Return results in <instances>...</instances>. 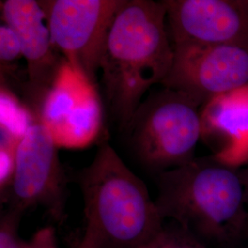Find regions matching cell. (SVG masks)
Wrapping results in <instances>:
<instances>
[{
	"instance_id": "obj_11",
	"label": "cell",
	"mask_w": 248,
	"mask_h": 248,
	"mask_svg": "<svg viewBox=\"0 0 248 248\" xmlns=\"http://www.w3.org/2000/svg\"><path fill=\"white\" fill-rule=\"evenodd\" d=\"M202 139L223 162L248 163V86L213 98L201 108Z\"/></svg>"
},
{
	"instance_id": "obj_13",
	"label": "cell",
	"mask_w": 248,
	"mask_h": 248,
	"mask_svg": "<svg viewBox=\"0 0 248 248\" xmlns=\"http://www.w3.org/2000/svg\"><path fill=\"white\" fill-rule=\"evenodd\" d=\"M141 248H208L174 222L165 224L159 233Z\"/></svg>"
},
{
	"instance_id": "obj_9",
	"label": "cell",
	"mask_w": 248,
	"mask_h": 248,
	"mask_svg": "<svg viewBox=\"0 0 248 248\" xmlns=\"http://www.w3.org/2000/svg\"><path fill=\"white\" fill-rule=\"evenodd\" d=\"M1 16L4 24L18 37L26 61L27 84L23 94L38 120L45 98L66 61L53 45L39 1H1Z\"/></svg>"
},
{
	"instance_id": "obj_10",
	"label": "cell",
	"mask_w": 248,
	"mask_h": 248,
	"mask_svg": "<svg viewBox=\"0 0 248 248\" xmlns=\"http://www.w3.org/2000/svg\"><path fill=\"white\" fill-rule=\"evenodd\" d=\"M173 48L248 46V0H163Z\"/></svg>"
},
{
	"instance_id": "obj_12",
	"label": "cell",
	"mask_w": 248,
	"mask_h": 248,
	"mask_svg": "<svg viewBox=\"0 0 248 248\" xmlns=\"http://www.w3.org/2000/svg\"><path fill=\"white\" fill-rule=\"evenodd\" d=\"M23 57L18 37L15 32L3 24L0 27V67L2 80L9 78L24 90L25 81L18 74V60Z\"/></svg>"
},
{
	"instance_id": "obj_2",
	"label": "cell",
	"mask_w": 248,
	"mask_h": 248,
	"mask_svg": "<svg viewBox=\"0 0 248 248\" xmlns=\"http://www.w3.org/2000/svg\"><path fill=\"white\" fill-rule=\"evenodd\" d=\"M174 55L164 2L124 0L99 64L108 106L122 130L129 129L144 93L167 78Z\"/></svg>"
},
{
	"instance_id": "obj_7",
	"label": "cell",
	"mask_w": 248,
	"mask_h": 248,
	"mask_svg": "<svg viewBox=\"0 0 248 248\" xmlns=\"http://www.w3.org/2000/svg\"><path fill=\"white\" fill-rule=\"evenodd\" d=\"M174 61L160 85L203 107L213 98L248 86V45L174 48Z\"/></svg>"
},
{
	"instance_id": "obj_3",
	"label": "cell",
	"mask_w": 248,
	"mask_h": 248,
	"mask_svg": "<svg viewBox=\"0 0 248 248\" xmlns=\"http://www.w3.org/2000/svg\"><path fill=\"white\" fill-rule=\"evenodd\" d=\"M84 200V229L76 248H141L165 225L146 185L108 142L77 174Z\"/></svg>"
},
{
	"instance_id": "obj_1",
	"label": "cell",
	"mask_w": 248,
	"mask_h": 248,
	"mask_svg": "<svg viewBox=\"0 0 248 248\" xmlns=\"http://www.w3.org/2000/svg\"><path fill=\"white\" fill-rule=\"evenodd\" d=\"M155 204L170 219L208 248L248 243V209L240 168L215 155L155 175Z\"/></svg>"
},
{
	"instance_id": "obj_6",
	"label": "cell",
	"mask_w": 248,
	"mask_h": 248,
	"mask_svg": "<svg viewBox=\"0 0 248 248\" xmlns=\"http://www.w3.org/2000/svg\"><path fill=\"white\" fill-rule=\"evenodd\" d=\"M124 0H42L53 45L96 86L107 35Z\"/></svg>"
},
{
	"instance_id": "obj_5",
	"label": "cell",
	"mask_w": 248,
	"mask_h": 248,
	"mask_svg": "<svg viewBox=\"0 0 248 248\" xmlns=\"http://www.w3.org/2000/svg\"><path fill=\"white\" fill-rule=\"evenodd\" d=\"M58 149L39 121L27 129L16 150L14 177L5 202L8 209L24 213L42 207L54 222H64L68 178Z\"/></svg>"
},
{
	"instance_id": "obj_8",
	"label": "cell",
	"mask_w": 248,
	"mask_h": 248,
	"mask_svg": "<svg viewBox=\"0 0 248 248\" xmlns=\"http://www.w3.org/2000/svg\"><path fill=\"white\" fill-rule=\"evenodd\" d=\"M38 121L59 148L88 146L98 138L102 126L101 100L95 85L65 62Z\"/></svg>"
},
{
	"instance_id": "obj_4",
	"label": "cell",
	"mask_w": 248,
	"mask_h": 248,
	"mask_svg": "<svg viewBox=\"0 0 248 248\" xmlns=\"http://www.w3.org/2000/svg\"><path fill=\"white\" fill-rule=\"evenodd\" d=\"M201 108L185 94L169 88L152 93L141 103L127 131L145 169L157 175L195 158L202 133Z\"/></svg>"
},
{
	"instance_id": "obj_14",
	"label": "cell",
	"mask_w": 248,
	"mask_h": 248,
	"mask_svg": "<svg viewBox=\"0 0 248 248\" xmlns=\"http://www.w3.org/2000/svg\"><path fill=\"white\" fill-rule=\"evenodd\" d=\"M23 213L8 209L0 219V248H25L24 241L18 232L19 222Z\"/></svg>"
},
{
	"instance_id": "obj_15",
	"label": "cell",
	"mask_w": 248,
	"mask_h": 248,
	"mask_svg": "<svg viewBox=\"0 0 248 248\" xmlns=\"http://www.w3.org/2000/svg\"><path fill=\"white\" fill-rule=\"evenodd\" d=\"M25 248H59L53 227H45L37 231L31 239L27 241Z\"/></svg>"
},
{
	"instance_id": "obj_16",
	"label": "cell",
	"mask_w": 248,
	"mask_h": 248,
	"mask_svg": "<svg viewBox=\"0 0 248 248\" xmlns=\"http://www.w3.org/2000/svg\"><path fill=\"white\" fill-rule=\"evenodd\" d=\"M240 176L242 178L243 184L245 186V197H246V203L248 209V163L244 168H240Z\"/></svg>"
}]
</instances>
